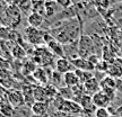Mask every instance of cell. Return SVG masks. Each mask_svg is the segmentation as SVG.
<instances>
[{"mask_svg": "<svg viewBox=\"0 0 122 117\" xmlns=\"http://www.w3.org/2000/svg\"><path fill=\"white\" fill-rule=\"evenodd\" d=\"M80 30H81V22L78 18H72L65 22H60L57 27H53L52 29H50V34L62 45H68L78 42L81 36Z\"/></svg>", "mask_w": 122, "mask_h": 117, "instance_id": "cell-1", "label": "cell"}, {"mask_svg": "<svg viewBox=\"0 0 122 117\" xmlns=\"http://www.w3.org/2000/svg\"><path fill=\"white\" fill-rule=\"evenodd\" d=\"M25 34V38L30 45H33L35 47H39L42 44H44V34L45 32L41 30L40 28H35V27H26L24 30Z\"/></svg>", "mask_w": 122, "mask_h": 117, "instance_id": "cell-2", "label": "cell"}, {"mask_svg": "<svg viewBox=\"0 0 122 117\" xmlns=\"http://www.w3.org/2000/svg\"><path fill=\"white\" fill-rule=\"evenodd\" d=\"M94 54V42L88 35H81L78 41V55L84 59Z\"/></svg>", "mask_w": 122, "mask_h": 117, "instance_id": "cell-3", "label": "cell"}, {"mask_svg": "<svg viewBox=\"0 0 122 117\" xmlns=\"http://www.w3.org/2000/svg\"><path fill=\"white\" fill-rule=\"evenodd\" d=\"M34 60L36 63L41 64L42 66L49 65L53 60V53L46 46H39L34 50Z\"/></svg>", "mask_w": 122, "mask_h": 117, "instance_id": "cell-4", "label": "cell"}, {"mask_svg": "<svg viewBox=\"0 0 122 117\" xmlns=\"http://www.w3.org/2000/svg\"><path fill=\"white\" fill-rule=\"evenodd\" d=\"M6 100H7L15 109L20 108L23 106H25V97L23 95V91L19 90V89L13 88V89L7 90Z\"/></svg>", "mask_w": 122, "mask_h": 117, "instance_id": "cell-5", "label": "cell"}, {"mask_svg": "<svg viewBox=\"0 0 122 117\" xmlns=\"http://www.w3.org/2000/svg\"><path fill=\"white\" fill-rule=\"evenodd\" d=\"M92 100H93V104L95 105L96 108H109V105L112 101L103 90H100L96 94H94L92 96Z\"/></svg>", "mask_w": 122, "mask_h": 117, "instance_id": "cell-6", "label": "cell"}, {"mask_svg": "<svg viewBox=\"0 0 122 117\" xmlns=\"http://www.w3.org/2000/svg\"><path fill=\"white\" fill-rule=\"evenodd\" d=\"M70 62L72 63L75 70H81V71H94L95 66L92 64L91 62L87 59H84V57H75L72 60H70Z\"/></svg>", "mask_w": 122, "mask_h": 117, "instance_id": "cell-7", "label": "cell"}, {"mask_svg": "<svg viewBox=\"0 0 122 117\" xmlns=\"http://www.w3.org/2000/svg\"><path fill=\"white\" fill-rule=\"evenodd\" d=\"M62 9H59L58 4L54 0H45L44 2V17L52 18L57 16Z\"/></svg>", "mask_w": 122, "mask_h": 117, "instance_id": "cell-8", "label": "cell"}, {"mask_svg": "<svg viewBox=\"0 0 122 117\" xmlns=\"http://www.w3.org/2000/svg\"><path fill=\"white\" fill-rule=\"evenodd\" d=\"M56 71L61 74H66L69 71H74V65L67 57H59L56 61Z\"/></svg>", "mask_w": 122, "mask_h": 117, "instance_id": "cell-9", "label": "cell"}, {"mask_svg": "<svg viewBox=\"0 0 122 117\" xmlns=\"http://www.w3.org/2000/svg\"><path fill=\"white\" fill-rule=\"evenodd\" d=\"M14 78L13 74L10 72V70H5V71H0V86L4 87L6 90L13 89L14 88Z\"/></svg>", "mask_w": 122, "mask_h": 117, "instance_id": "cell-10", "label": "cell"}, {"mask_svg": "<svg viewBox=\"0 0 122 117\" xmlns=\"http://www.w3.org/2000/svg\"><path fill=\"white\" fill-rule=\"evenodd\" d=\"M84 87V90H85V94L86 95H89V96H93L94 94H96L97 91L101 90V84H100V81L95 78V77H93L92 79L87 80L86 82L83 84Z\"/></svg>", "mask_w": 122, "mask_h": 117, "instance_id": "cell-11", "label": "cell"}, {"mask_svg": "<svg viewBox=\"0 0 122 117\" xmlns=\"http://www.w3.org/2000/svg\"><path fill=\"white\" fill-rule=\"evenodd\" d=\"M49 110V103L48 101H35L30 107V112L33 115L44 117Z\"/></svg>", "mask_w": 122, "mask_h": 117, "instance_id": "cell-12", "label": "cell"}, {"mask_svg": "<svg viewBox=\"0 0 122 117\" xmlns=\"http://www.w3.org/2000/svg\"><path fill=\"white\" fill-rule=\"evenodd\" d=\"M78 104L81 106V108H83L84 112H87L88 114H94L96 110V107L95 105L93 104V100H92V96L89 95H85L79 99Z\"/></svg>", "mask_w": 122, "mask_h": 117, "instance_id": "cell-13", "label": "cell"}, {"mask_svg": "<svg viewBox=\"0 0 122 117\" xmlns=\"http://www.w3.org/2000/svg\"><path fill=\"white\" fill-rule=\"evenodd\" d=\"M107 73L112 78H120V77H122V60L121 59L114 60L113 63H111L109 65Z\"/></svg>", "mask_w": 122, "mask_h": 117, "instance_id": "cell-14", "label": "cell"}, {"mask_svg": "<svg viewBox=\"0 0 122 117\" xmlns=\"http://www.w3.org/2000/svg\"><path fill=\"white\" fill-rule=\"evenodd\" d=\"M63 84L67 86V87H70V88H74L76 86H79L81 84L80 81H79V78L77 73L74 71H69L67 72L66 74H63Z\"/></svg>", "mask_w": 122, "mask_h": 117, "instance_id": "cell-15", "label": "cell"}, {"mask_svg": "<svg viewBox=\"0 0 122 117\" xmlns=\"http://www.w3.org/2000/svg\"><path fill=\"white\" fill-rule=\"evenodd\" d=\"M27 23H28V26L40 28L41 26H43L44 24V16H42L39 13L32 11L27 17Z\"/></svg>", "mask_w": 122, "mask_h": 117, "instance_id": "cell-16", "label": "cell"}, {"mask_svg": "<svg viewBox=\"0 0 122 117\" xmlns=\"http://www.w3.org/2000/svg\"><path fill=\"white\" fill-rule=\"evenodd\" d=\"M15 108L6 99H0V115L2 117H14Z\"/></svg>", "mask_w": 122, "mask_h": 117, "instance_id": "cell-17", "label": "cell"}, {"mask_svg": "<svg viewBox=\"0 0 122 117\" xmlns=\"http://www.w3.org/2000/svg\"><path fill=\"white\" fill-rule=\"evenodd\" d=\"M33 97H34L35 101H48L49 100L45 94L44 86H41V84L33 87Z\"/></svg>", "mask_w": 122, "mask_h": 117, "instance_id": "cell-18", "label": "cell"}, {"mask_svg": "<svg viewBox=\"0 0 122 117\" xmlns=\"http://www.w3.org/2000/svg\"><path fill=\"white\" fill-rule=\"evenodd\" d=\"M33 77H34L35 80H37V82L41 84V86H46L48 84V73L45 72V70L43 68H37L33 72Z\"/></svg>", "mask_w": 122, "mask_h": 117, "instance_id": "cell-19", "label": "cell"}, {"mask_svg": "<svg viewBox=\"0 0 122 117\" xmlns=\"http://www.w3.org/2000/svg\"><path fill=\"white\" fill-rule=\"evenodd\" d=\"M11 55L14 56V59H16L17 61H20V60H24L26 57V51L24 50L23 46L18 45V44H15L14 48L11 50Z\"/></svg>", "mask_w": 122, "mask_h": 117, "instance_id": "cell-20", "label": "cell"}, {"mask_svg": "<svg viewBox=\"0 0 122 117\" xmlns=\"http://www.w3.org/2000/svg\"><path fill=\"white\" fill-rule=\"evenodd\" d=\"M13 34H15V32L8 28V27H0V38L4 41H13Z\"/></svg>", "mask_w": 122, "mask_h": 117, "instance_id": "cell-21", "label": "cell"}, {"mask_svg": "<svg viewBox=\"0 0 122 117\" xmlns=\"http://www.w3.org/2000/svg\"><path fill=\"white\" fill-rule=\"evenodd\" d=\"M36 69H37V68H36V65H35V62H32V61H28V62L23 64V72L25 71V73L33 74V72H34Z\"/></svg>", "mask_w": 122, "mask_h": 117, "instance_id": "cell-22", "label": "cell"}, {"mask_svg": "<svg viewBox=\"0 0 122 117\" xmlns=\"http://www.w3.org/2000/svg\"><path fill=\"white\" fill-rule=\"evenodd\" d=\"M94 117H111V113L107 108H96Z\"/></svg>", "mask_w": 122, "mask_h": 117, "instance_id": "cell-23", "label": "cell"}, {"mask_svg": "<svg viewBox=\"0 0 122 117\" xmlns=\"http://www.w3.org/2000/svg\"><path fill=\"white\" fill-rule=\"evenodd\" d=\"M11 69V64L8 60H6L4 56H0V71H5V70H10Z\"/></svg>", "mask_w": 122, "mask_h": 117, "instance_id": "cell-24", "label": "cell"}, {"mask_svg": "<svg viewBox=\"0 0 122 117\" xmlns=\"http://www.w3.org/2000/svg\"><path fill=\"white\" fill-rule=\"evenodd\" d=\"M54 1L58 4L59 7H61V8H63V9H67V8H69V7H71V6H74L72 0H54Z\"/></svg>", "mask_w": 122, "mask_h": 117, "instance_id": "cell-25", "label": "cell"}, {"mask_svg": "<svg viewBox=\"0 0 122 117\" xmlns=\"http://www.w3.org/2000/svg\"><path fill=\"white\" fill-rule=\"evenodd\" d=\"M115 10H117L119 14H121V15H122V2L118 4V6H117V9H115Z\"/></svg>", "mask_w": 122, "mask_h": 117, "instance_id": "cell-26", "label": "cell"}, {"mask_svg": "<svg viewBox=\"0 0 122 117\" xmlns=\"http://www.w3.org/2000/svg\"><path fill=\"white\" fill-rule=\"evenodd\" d=\"M2 52H4V51H2V48H1V45H0V56H2Z\"/></svg>", "mask_w": 122, "mask_h": 117, "instance_id": "cell-27", "label": "cell"}, {"mask_svg": "<svg viewBox=\"0 0 122 117\" xmlns=\"http://www.w3.org/2000/svg\"><path fill=\"white\" fill-rule=\"evenodd\" d=\"M32 1H45V0H32Z\"/></svg>", "mask_w": 122, "mask_h": 117, "instance_id": "cell-28", "label": "cell"}, {"mask_svg": "<svg viewBox=\"0 0 122 117\" xmlns=\"http://www.w3.org/2000/svg\"><path fill=\"white\" fill-rule=\"evenodd\" d=\"M79 117H81V116H79Z\"/></svg>", "mask_w": 122, "mask_h": 117, "instance_id": "cell-29", "label": "cell"}]
</instances>
